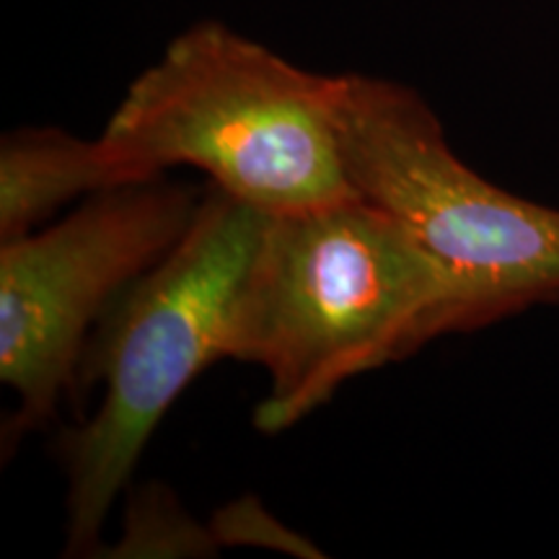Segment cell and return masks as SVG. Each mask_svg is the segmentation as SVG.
I'll list each match as a JSON object with an SVG mask.
<instances>
[{
    "label": "cell",
    "instance_id": "cell-7",
    "mask_svg": "<svg viewBox=\"0 0 559 559\" xmlns=\"http://www.w3.org/2000/svg\"><path fill=\"white\" fill-rule=\"evenodd\" d=\"M221 544L213 528L200 526L160 485L132 495L124 536L107 557H215Z\"/></svg>",
    "mask_w": 559,
    "mask_h": 559
},
{
    "label": "cell",
    "instance_id": "cell-3",
    "mask_svg": "<svg viewBox=\"0 0 559 559\" xmlns=\"http://www.w3.org/2000/svg\"><path fill=\"white\" fill-rule=\"evenodd\" d=\"M267 221L210 185L187 234L96 324L75 389L104 383L102 404L60 436L68 557L99 555L104 521L160 419L210 362L228 358L236 290Z\"/></svg>",
    "mask_w": 559,
    "mask_h": 559
},
{
    "label": "cell",
    "instance_id": "cell-1",
    "mask_svg": "<svg viewBox=\"0 0 559 559\" xmlns=\"http://www.w3.org/2000/svg\"><path fill=\"white\" fill-rule=\"evenodd\" d=\"M498 319L506 313L479 285L355 194L270 215L236 290L228 358L267 370L254 423L280 432L355 376Z\"/></svg>",
    "mask_w": 559,
    "mask_h": 559
},
{
    "label": "cell",
    "instance_id": "cell-8",
    "mask_svg": "<svg viewBox=\"0 0 559 559\" xmlns=\"http://www.w3.org/2000/svg\"><path fill=\"white\" fill-rule=\"evenodd\" d=\"M210 528H213L221 547L275 549L304 559L324 557V551L317 544L283 526L254 495H247V498H239L215 510Z\"/></svg>",
    "mask_w": 559,
    "mask_h": 559
},
{
    "label": "cell",
    "instance_id": "cell-6",
    "mask_svg": "<svg viewBox=\"0 0 559 559\" xmlns=\"http://www.w3.org/2000/svg\"><path fill=\"white\" fill-rule=\"evenodd\" d=\"M96 140L60 128H24L0 140V243L34 234L62 205L117 187Z\"/></svg>",
    "mask_w": 559,
    "mask_h": 559
},
{
    "label": "cell",
    "instance_id": "cell-5",
    "mask_svg": "<svg viewBox=\"0 0 559 559\" xmlns=\"http://www.w3.org/2000/svg\"><path fill=\"white\" fill-rule=\"evenodd\" d=\"M202 194L166 177L107 187L52 226L0 243V379L19 396L13 440L73 394L91 330L187 234Z\"/></svg>",
    "mask_w": 559,
    "mask_h": 559
},
{
    "label": "cell",
    "instance_id": "cell-4",
    "mask_svg": "<svg viewBox=\"0 0 559 559\" xmlns=\"http://www.w3.org/2000/svg\"><path fill=\"white\" fill-rule=\"evenodd\" d=\"M337 135L355 192L376 202L506 317L559 300V210L492 185L461 160L415 88L342 73Z\"/></svg>",
    "mask_w": 559,
    "mask_h": 559
},
{
    "label": "cell",
    "instance_id": "cell-2",
    "mask_svg": "<svg viewBox=\"0 0 559 559\" xmlns=\"http://www.w3.org/2000/svg\"><path fill=\"white\" fill-rule=\"evenodd\" d=\"M340 75L202 21L132 81L96 148L120 185L177 166L264 215L355 198L337 135Z\"/></svg>",
    "mask_w": 559,
    "mask_h": 559
}]
</instances>
